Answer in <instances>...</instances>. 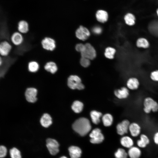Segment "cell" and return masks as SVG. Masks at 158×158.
<instances>
[{"label": "cell", "mask_w": 158, "mask_h": 158, "mask_svg": "<svg viewBox=\"0 0 158 158\" xmlns=\"http://www.w3.org/2000/svg\"><path fill=\"white\" fill-rule=\"evenodd\" d=\"M2 60L1 58H0V65H1L2 64Z\"/></svg>", "instance_id": "cell-40"}, {"label": "cell", "mask_w": 158, "mask_h": 158, "mask_svg": "<svg viewBox=\"0 0 158 158\" xmlns=\"http://www.w3.org/2000/svg\"><path fill=\"white\" fill-rule=\"evenodd\" d=\"M125 24L129 27L135 26L136 23L137 19L135 15L131 11L126 13L123 16Z\"/></svg>", "instance_id": "cell-11"}, {"label": "cell", "mask_w": 158, "mask_h": 158, "mask_svg": "<svg viewBox=\"0 0 158 158\" xmlns=\"http://www.w3.org/2000/svg\"><path fill=\"white\" fill-rule=\"evenodd\" d=\"M93 31L96 34H99L102 32V29L99 27H96L93 28Z\"/></svg>", "instance_id": "cell-37"}, {"label": "cell", "mask_w": 158, "mask_h": 158, "mask_svg": "<svg viewBox=\"0 0 158 158\" xmlns=\"http://www.w3.org/2000/svg\"><path fill=\"white\" fill-rule=\"evenodd\" d=\"M114 94L115 96L118 99H125L129 96V90L127 87H123L120 89L115 90Z\"/></svg>", "instance_id": "cell-13"}, {"label": "cell", "mask_w": 158, "mask_h": 158, "mask_svg": "<svg viewBox=\"0 0 158 158\" xmlns=\"http://www.w3.org/2000/svg\"><path fill=\"white\" fill-rule=\"evenodd\" d=\"M135 45L138 49H148L150 46V43L148 39L145 37L141 36L136 40Z\"/></svg>", "instance_id": "cell-9"}, {"label": "cell", "mask_w": 158, "mask_h": 158, "mask_svg": "<svg viewBox=\"0 0 158 158\" xmlns=\"http://www.w3.org/2000/svg\"><path fill=\"white\" fill-rule=\"evenodd\" d=\"M40 123L44 127L47 128L52 123V119L51 116L47 113L44 114L40 118Z\"/></svg>", "instance_id": "cell-17"}, {"label": "cell", "mask_w": 158, "mask_h": 158, "mask_svg": "<svg viewBox=\"0 0 158 158\" xmlns=\"http://www.w3.org/2000/svg\"><path fill=\"white\" fill-rule=\"evenodd\" d=\"M150 142L149 139L145 134H142L140 139L138 140L137 142L138 146L140 148H145Z\"/></svg>", "instance_id": "cell-23"}, {"label": "cell", "mask_w": 158, "mask_h": 158, "mask_svg": "<svg viewBox=\"0 0 158 158\" xmlns=\"http://www.w3.org/2000/svg\"><path fill=\"white\" fill-rule=\"evenodd\" d=\"M130 123V121L127 119H124L118 123L116 127L117 133L121 135L127 133L129 131Z\"/></svg>", "instance_id": "cell-7"}, {"label": "cell", "mask_w": 158, "mask_h": 158, "mask_svg": "<svg viewBox=\"0 0 158 158\" xmlns=\"http://www.w3.org/2000/svg\"><path fill=\"white\" fill-rule=\"evenodd\" d=\"M11 40L13 44L18 46L22 43L23 41V38L20 33L16 32L13 33L12 35Z\"/></svg>", "instance_id": "cell-18"}, {"label": "cell", "mask_w": 158, "mask_h": 158, "mask_svg": "<svg viewBox=\"0 0 158 158\" xmlns=\"http://www.w3.org/2000/svg\"><path fill=\"white\" fill-rule=\"evenodd\" d=\"M67 83L68 86L72 89L81 90L84 88L80 78L76 75H70L68 79Z\"/></svg>", "instance_id": "cell-3"}, {"label": "cell", "mask_w": 158, "mask_h": 158, "mask_svg": "<svg viewBox=\"0 0 158 158\" xmlns=\"http://www.w3.org/2000/svg\"><path fill=\"white\" fill-rule=\"evenodd\" d=\"M60 158H67V157H66L65 156H62Z\"/></svg>", "instance_id": "cell-41"}, {"label": "cell", "mask_w": 158, "mask_h": 158, "mask_svg": "<svg viewBox=\"0 0 158 158\" xmlns=\"http://www.w3.org/2000/svg\"><path fill=\"white\" fill-rule=\"evenodd\" d=\"M75 35L79 39L84 41L86 40L90 35V32L86 28L80 26L75 31Z\"/></svg>", "instance_id": "cell-8"}, {"label": "cell", "mask_w": 158, "mask_h": 158, "mask_svg": "<svg viewBox=\"0 0 158 158\" xmlns=\"http://www.w3.org/2000/svg\"><path fill=\"white\" fill-rule=\"evenodd\" d=\"M41 44L43 48L48 51H52L56 47L54 40L49 37H46L43 39Z\"/></svg>", "instance_id": "cell-12"}, {"label": "cell", "mask_w": 158, "mask_h": 158, "mask_svg": "<svg viewBox=\"0 0 158 158\" xmlns=\"http://www.w3.org/2000/svg\"><path fill=\"white\" fill-rule=\"evenodd\" d=\"M11 49L10 44L6 41L2 42L0 44V53L2 56H7Z\"/></svg>", "instance_id": "cell-16"}, {"label": "cell", "mask_w": 158, "mask_h": 158, "mask_svg": "<svg viewBox=\"0 0 158 158\" xmlns=\"http://www.w3.org/2000/svg\"><path fill=\"white\" fill-rule=\"evenodd\" d=\"M129 131L132 136L133 137H137L140 134L141 132V126L137 122H132L130 124L129 127Z\"/></svg>", "instance_id": "cell-15"}, {"label": "cell", "mask_w": 158, "mask_h": 158, "mask_svg": "<svg viewBox=\"0 0 158 158\" xmlns=\"http://www.w3.org/2000/svg\"><path fill=\"white\" fill-rule=\"evenodd\" d=\"M155 14L157 17L158 18V7H157L155 10Z\"/></svg>", "instance_id": "cell-39"}, {"label": "cell", "mask_w": 158, "mask_h": 158, "mask_svg": "<svg viewBox=\"0 0 158 158\" xmlns=\"http://www.w3.org/2000/svg\"><path fill=\"white\" fill-rule=\"evenodd\" d=\"M120 142L123 147L127 148H130L133 147L134 144L132 138L127 136L122 137L121 139Z\"/></svg>", "instance_id": "cell-21"}, {"label": "cell", "mask_w": 158, "mask_h": 158, "mask_svg": "<svg viewBox=\"0 0 158 158\" xmlns=\"http://www.w3.org/2000/svg\"><path fill=\"white\" fill-rule=\"evenodd\" d=\"M37 91L35 88H28L25 92V96L27 101L30 103H34L37 100Z\"/></svg>", "instance_id": "cell-10"}, {"label": "cell", "mask_w": 158, "mask_h": 158, "mask_svg": "<svg viewBox=\"0 0 158 158\" xmlns=\"http://www.w3.org/2000/svg\"><path fill=\"white\" fill-rule=\"evenodd\" d=\"M81 57L87 58L90 60H93L96 57V52L93 47L89 43L85 44V48L80 53Z\"/></svg>", "instance_id": "cell-4"}, {"label": "cell", "mask_w": 158, "mask_h": 158, "mask_svg": "<svg viewBox=\"0 0 158 158\" xmlns=\"http://www.w3.org/2000/svg\"><path fill=\"white\" fill-rule=\"evenodd\" d=\"M102 121L104 126H110L113 123V117L110 114H106L103 116Z\"/></svg>", "instance_id": "cell-29"}, {"label": "cell", "mask_w": 158, "mask_h": 158, "mask_svg": "<svg viewBox=\"0 0 158 158\" xmlns=\"http://www.w3.org/2000/svg\"><path fill=\"white\" fill-rule=\"evenodd\" d=\"M116 52V50L115 48L111 47H108L105 49L104 55L107 58L112 59L114 58Z\"/></svg>", "instance_id": "cell-28"}, {"label": "cell", "mask_w": 158, "mask_h": 158, "mask_svg": "<svg viewBox=\"0 0 158 158\" xmlns=\"http://www.w3.org/2000/svg\"><path fill=\"white\" fill-rule=\"evenodd\" d=\"M150 79L153 81L158 82V69L153 70L150 74Z\"/></svg>", "instance_id": "cell-34"}, {"label": "cell", "mask_w": 158, "mask_h": 158, "mask_svg": "<svg viewBox=\"0 0 158 158\" xmlns=\"http://www.w3.org/2000/svg\"><path fill=\"white\" fill-rule=\"evenodd\" d=\"M68 150L71 158H79L80 157L82 152L79 147L71 146L69 148Z\"/></svg>", "instance_id": "cell-20"}, {"label": "cell", "mask_w": 158, "mask_h": 158, "mask_svg": "<svg viewBox=\"0 0 158 158\" xmlns=\"http://www.w3.org/2000/svg\"><path fill=\"white\" fill-rule=\"evenodd\" d=\"M18 30L21 33L25 34L27 33L29 30V25L28 23L24 20H21L18 24Z\"/></svg>", "instance_id": "cell-24"}, {"label": "cell", "mask_w": 158, "mask_h": 158, "mask_svg": "<svg viewBox=\"0 0 158 158\" xmlns=\"http://www.w3.org/2000/svg\"><path fill=\"white\" fill-rule=\"evenodd\" d=\"M28 68L30 72L35 73L37 72L39 69V65L36 61H31L28 63Z\"/></svg>", "instance_id": "cell-30"}, {"label": "cell", "mask_w": 158, "mask_h": 158, "mask_svg": "<svg viewBox=\"0 0 158 158\" xmlns=\"http://www.w3.org/2000/svg\"><path fill=\"white\" fill-rule=\"evenodd\" d=\"M85 48V44L82 43L77 44L75 47V50L78 52L81 53L84 50Z\"/></svg>", "instance_id": "cell-36"}, {"label": "cell", "mask_w": 158, "mask_h": 158, "mask_svg": "<svg viewBox=\"0 0 158 158\" xmlns=\"http://www.w3.org/2000/svg\"><path fill=\"white\" fill-rule=\"evenodd\" d=\"M128 153L122 148H119L115 153L116 158H127Z\"/></svg>", "instance_id": "cell-31"}, {"label": "cell", "mask_w": 158, "mask_h": 158, "mask_svg": "<svg viewBox=\"0 0 158 158\" xmlns=\"http://www.w3.org/2000/svg\"><path fill=\"white\" fill-rule=\"evenodd\" d=\"M7 150V149L4 146L1 145L0 147V157L3 158L6 155Z\"/></svg>", "instance_id": "cell-35"}, {"label": "cell", "mask_w": 158, "mask_h": 158, "mask_svg": "<svg viewBox=\"0 0 158 158\" xmlns=\"http://www.w3.org/2000/svg\"><path fill=\"white\" fill-rule=\"evenodd\" d=\"M141 150L138 147L133 146L128 151V155L130 158H139L141 155Z\"/></svg>", "instance_id": "cell-19"}, {"label": "cell", "mask_w": 158, "mask_h": 158, "mask_svg": "<svg viewBox=\"0 0 158 158\" xmlns=\"http://www.w3.org/2000/svg\"><path fill=\"white\" fill-rule=\"evenodd\" d=\"M83 107V104L77 100L74 102L71 106V108L73 111L77 113L80 112L82 111Z\"/></svg>", "instance_id": "cell-27"}, {"label": "cell", "mask_w": 158, "mask_h": 158, "mask_svg": "<svg viewBox=\"0 0 158 158\" xmlns=\"http://www.w3.org/2000/svg\"><path fill=\"white\" fill-rule=\"evenodd\" d=\"M46 146L50 154L52 155H55L59 152V145L55 139L50 138L47 139Z\"/></svg>", "instance_id": "cell-6"}, {"label": "cell", "mask_w": 158, "mask_h": 158, "mask_svg": "<svg viewBox=\"0 0 158 158\" xmlns=\"http://www.w3.org/2000/svg\"><path fill=\"white\" fill-rule=\"evenodd\" d=\"M96 18L99 22L104 23L106 22L108 18V14L107 12L102 10L98 11L96 13Z\"/></svg>", "instance_id": "cell-22"}, {"label": "cell", "mask_w": 158, "mask_h": 158, "mask_svg": "<svg viewBox=\"0 0 158 158\" xmlns=\"http://www.w3.org/2000/svg\"><path fill=\"white\" fill-rule=\"evenodd\" d=\"M73 129L82 136L86 135L90 131L91 126L89 121L87 118H78L73 124Z\"/></svg>", "instance_id": "cell-1"}, {"label": "cell", "mask_w": 158, "mask_h": 158, "mask_svg": "<svg viewBox=\"0 0 158 158\" xmlns=\"http://www.w3.org/2000/svg\"><path fill=\"white\" fill-rule=\"evenodd\" d=\"M140 85V83L138 78L135 77H131L127 80L126 85L127 87L129 90H132L138 89Z\"/></svg>", "instance_id": "cell-14"}, {"label": "cell", "mask_w": 158, "mask_h": 158, "mask_svg": "<svg viewBox=\"0 0 158 158\" xmlns=\"http://www.w3.org/2000/svg\"><path fill=\"white\" fill-rule=\"evenodd\" d=\"M44 68L46 71L52 74L55 73L58 70L56 64L53 61L47 62L45 65Z\"/></svg>", "instance_id": "cell-25"}, {"label": "cell", "mask_w": 158, "mask_h": 158, "mask_svg": "<svg viewBox=\"0 0 158 158\" xmlns=\"http://www.w3.org/2000/svg\"><path fill=\"white\" fill-rule=\"evenodd\" d=\"M10 153L11 158H21L20 151L15 147L10 150Z\"/></svg>", "instance_id": "cell-32"}, {"label": "cell", "mask_w": 158, "mask_h": 158, "mask_svg": "<svg viewBox=\"0 0 158 158\" xmlns=\"http://www.w3.org/2000/svg\"><path fill=\"white\" fill-rule=\"evenodd\" d=\"M143 110L146 114L158 111V103L151 97H147L143 101Z\"/></svg>", "instance_id": "cell-2"}, {"label": "cell", "mask_w": 158, "mask_h": 158, "mask_svg": "<svg viewBox=\"0 0 158 158\" xmlns=\"http://www.w3.org/2000/svg\"><path fill=\"white\" fill-rule=\"evenodd\" d=\"M80 63L83 67H87L90 63V60L84 57H81L80 60Z\"/></svg>", "instance_id": "cell-33"}, {"label": "cell", "mask_w": 158, "mask_h": 158, "mask_svg": "<svg viewBox=\"0 0 158 158\" xmlns=\"http://www.w3.org/2000/svg\"><path fill=\"white\" fill-rule=\"evenodd\" d=\"M90 116L92 122L95 124L99 123L100 121V118L102 114L96 111H92L90 113Z\"/></svg>", "instance_id": "cell-26"}, {"label": "cell", "mask_w": 158, "mask_h": 158, "mask_svg": "<svg viewBox=\"0 0 158 158\" xmlns=\"http://www.w3.org/2000/svg\"><path fill=\"white\" fill-rule=\"evenodd\" d=\"M90 136L91 138L90 142L94 144L100 143L104 139V136L101 130L98 128L93 130L90 134Z\"/></svg>", "instance_id": "cell-5"}, {"label": "cell", "mask_w": 158, "mask_h": 158, "mask_svg": "<svg viewBox=\"0 0 158 158\" xmlns=\"http://www.w3.org/2000/svg\"><path fill=\"white\" fill-rule=\"evenodd\" d=\"M153 140L154 143L158 145V132L154 134Z\"/></svg>", "instance_id": "cell-38"}]
</instances>
